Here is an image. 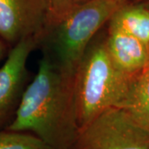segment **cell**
I'll return each instance as SVG.
<instances>
[{
	"label": "cell",
	"mask_w": 149,
	"mask_h": 149,
	"mask_svg": "<svg viewBox=\"0 0 149 149\" xmlns=\"http://www.w3.org/2000/svg\"><path fill=\"white\" fill-rule=\"evenodd\" d=\"M73 76L59 69L42 52L37 74L5 129L32 133L52 149H70L80 129Z\"/></svg>",
	"instance_id": "1"
},
{
	"label": "cell",
	"mask_w": 149,
	"mask_h": 149,
	"mask_svg": "<svg viewBox=\"0 0 149 149\" xmlns=\"http://www.w3.org/2000/svg\"><path fill=\"white\" fill-rule=\"evenodd\" d=\"M132 78L118 69L109 55L106 29L93 39L73 76V92L80 127L108 109L123 108Z\"/></svg>",
	"instance_id": "2"
},
{
	"label": "cell",
	"mask_w": 149,
	"mask_h": 149,
	"mask_svg": "<svg viewBox=\"0 0 149 149\" xmlns=\"http://www.w3.org/2000/svg\"><path fill=\"white\" fill-rule=\"evenodd\" d=\"M121 5L116 0H91L49 26L39 48L73 76L89 45Z\"/></svg>",
	"instance_id": "3"
},
{
	"label": "cell",
	"mask_w": 149,
	"mask_h": 149,
	"mask_svg": "<svg viewBox=\"0 0 149 149\" xmlns=\"http://www.w3.org/2000/svg\"><path fill=\"white\" fill-rule=\"evenodd\" d=\"M70 149H149V127L126 109L110 108L80 127Z\"/></svg>",
	"instance_id": "4"
},
{
	"label": "cell",
	"mask_w": 149,
	"mask_h": 149,
	"mask_svg": "<svg viewBox=\"0 0 149 149\" xmlns=\"http://www.w3.org/2000/svg\"><path fill=\"white\" fill-rule=\"evenodd\" d=\"M48 27L47 0H0V38L10 49L31 37L41 44Z\"/></svg>",
	"instance_id": "5"
},
{
	"label": "cell",
	"mask_w": 149,
	"mask_h": 149,
	"mask_svg": "<svg viewBox=\"0 0 149 149\" xmlns=\"http://www.w3.org/2000/svg\"><path fill=\"white\" fill-rule=\"evenodd\" d=\"M39 46L40 41L37 38L22 40L11 48L0 67V129H5L15 116L29 84L27 60Z\"/></svg>",
	"instance_id": "6"
},
{
	"label": "cell",
	"mask_w": 149,
	"mask_h": 149,
	"mask_svg": "<svg viewBox=\"0 0 149 149\" xmlns=\"http://www.w3.org/2000/svg\"><path fill=\"white\" fill-rule=\"evenodd\" d=\"M106 43L113 63L128 78L137 75L149 63V47L109 22Z\"/></svg>",
	"instance_id": "7"
},
{
	"label": "cell",
	"mask_w": 149,
	"mask_h": 149,
	"mask_svg": "<svg viewBox=\"0 0 149 149\" xmlns=\"http://www.w3.org/2000/svg\"><path fill=\"white\" fill-rule=\"evenodd\" d=\"M109 23L114 25L149 47V8L139 2L119 6Z\"/></svg>",
	"instance_id": "8"
},
{
	"label": "cell",
	"mask_w": 149,
	"mask_h": 149,
	"mask_svg": "<svg viewBox=\"0 0 149 149\" xmlns=\"http://www.w3.org/2000/svg\"><path fill=\"white\" fill-rule=\"evenodd\" d=\"M123 108L149 127V63L130 80Z\"/></svg>",
	"instance_id": "9"
},
{
	"label": "cell",
	"mask_w": 149,
	"mask_h": 149,
	"mask_svg": "<svg viewBox=\"0 0 149 149\" xmlns=\"http://www.w3.org/2000/svg\"><path fill=\"white\" fill-rule=\"evenodd\" d=\"M0 149H52L36 135L0 129Z\"/></svg>",
	"instance_id": "10"
},
{
	"label": "cell",
	"mask_w": 149,
	"mask_h": 149,
	"mask_svg": "<svg viewBox=\"0 0 149 149\" xmlns=\"http://www.w3.org/2000/svg\"><path fill=\"white\" fill-rule=\"evenodd\" d=\"M90 1L91 0H47L49 26L63 19L71 12Z\"/></svg>",
	"instance_id": "11"
},
{
	"label": "cell",
	"mask_w": 149,
	"mask_h": 149,
	"mask_svg": "<svg viewBox=\"0 0 149 149\" xmlns=\"http://www.w3.org/2000/svg\"><path fill=\"white\" fill-rule=\"evenodd\" d=\"M10 51V47L6 44L4 41H3L0 38V61L5 57L6 55H8Z\"/></svg>",
	"instance_id": "12"
},
{
	"label": "cell",
	"mask_w": 149,
	"mask_h": 149,
	"mask_svg": "<svg viewBox=\"0 0 149 149\" xmlns=\"http://www.w3.org/2000/svg\"><path fill=\"white\" fill-rule=\"evenodd\" d=\"M121 4H124V3H133V2H139V0H116Z\"/></svg>",
	"instance_id": "13"
},
{
	"label": "cell",
	"mask_w": 149,
	"mask_h": 149,
	"mask_svg": "<svg viewBox=\"0 0 149 149\" xmlns=\"http://www.w3.org/2000/svg\"><path fill=\"white\" fill-rule=\"evenodd\" d=\"M148 3H149V0H148Z\"/></svg>",
	"instance_id": "14"
}]
</instances>
